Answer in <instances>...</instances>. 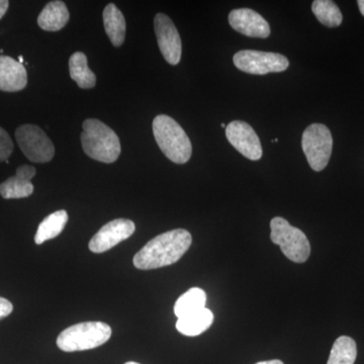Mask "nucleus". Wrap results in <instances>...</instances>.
I'll return each instance as SVG.
<instances>
[{"instance_id":"obj_14","label":"nucleus","mask_w":364,"mask_h":364,"mask_svg":"<svg viewBox=\"0 0 364 364\" xmlns=\"http://www.w3.org/2000/svg\"><path fill=\"white\" fill-rule=\"evenodd\" d=\"M28 73L23 64L9 56L0 55V90L16 92L25 90Z\"/></svg>"},{"instance_id":"obj_19","label":"nucleus","mask_w":364,"mask_h":364,"mask_svg":"<svg viewBox=\"0 0 364 364\" xmlns=\"http://www.w3.org/2000/svg\"><path fill=\"white\" fill-rule=\"evenodd\" d=\"M68 222V214L66 210H60L46 217L38 228L35 235V242L37 245L44 243L48 240L56 238L62 233Z\"/></svg>"},{"instance_id":"obj_10","label":"nucleus","mask_w":364,"mask_h":364,"mask_svg":"<svg viewBox=\"0 0 364 364\" xmlns=\"http://www.w3.org/2000/svg\"><path fill=\"white\" fill-rule=\"evenodd\" d=\"M226 136L230 144L248 159H261L262 147L257 134L250 124L243 121H233L226 127Z\"/></svg>"},{"instance_id":"obj_26","label":"nucleus","mask_w":364,"mask_h":364,"mask_svg":"<svg viewBox=\"0 0 364 364\" xmlns=\"http://www.w3.org/2000/svg\"><path fill=\"white\" fill-rule=\"evenodd\" d=\"M255 364H284V363L282 360H279V359H273V360L260 361V363Z\"/></svg>"},{"instance_id":"obj_4","label":"nucleus","mask_w":364,"mask_h":364,"mask_svg":"<svg viewBox=\"0 0 364 364\" xmlns=\"http://www.w3.org/2000/svg\"><path fill=\"white\" fill-rule=\"evenodd\" d=\"M112 336V328L104 322H83L60 333L57 346L64 352L90 350L102 346Z\"/></svg>"},{"instance_id":"obj_2","label":"nucleus","mask_w":364,"mask_h":364,"mask_svg":"<svg viewBox=\"0 0 364 364\" xmlns=\"http://www.w3.org/2000/svg\"><path fill=\"white\" fill-rule=\"evenodd\" d=\"M81 145L91 159L102 163L116 162L122 152L116 132L97 119L83 122Z\"/></svg>"},{"instance_id":"obj_1","label":"nucleus","mask_w":364,"mask_h":364,"mask_svg":"<svg viewBox=\"0 0 364 364\" xmlns=\"http://www.w3.org/2000/svg\"><path fill=\"white\" fill-rule=\"evenodd\" d=\"M193 237L183 229L171 230L153 238L134 256V265L141 270L157 269L174 264L186 253Z\"/></svg>"},{"instance_id":"obj_15","label":"nucleus","mask_w":364,"mask_h":364,"mask_svg":"<svg viewBox=\"0 0 364 364\" xmlns=\"http://www.w3.org/2000/svg\"><path fill=\"white\" fill-rule=\"evenodd\" d=\"M70 14L63 1H51L46 4L38 18V25L47 32H58L68 23Z\"/></svg>"},{"instance_id":"obj_12","label":"nucleus","mask_w":364,"mask_h":364,"mask_svg":"<svg viewBox=\"0 0 364 364\" xmlns=\"http://www.w3.org/2000/svg\"><path fill=\"white\" fill-rule=\"evenodd\" d=\"M229 23L235 31L251 38L267 39L270 26L261 14L250 9H234L229 14Z\"/></svg>"},{"instance_id":"obj_18","label":"nucleus","mask_w":364,"mask_h":364,"mask_svg":"<svg viewBox=\"0 0 364 364\" xmlns=\"http://www.w3.org/2000/svg\"><path fill=\"white\" fill-rule=\"evenodd\" d=\"M71 78L82 90H90L97 85V76L90 70L85 53L76 52L69 59Z\"/></svg>"},{"instance_id":"obj_20","label":"nucleus","mask_w":364,"mask_h":364,"mask_svg":"<svg viewBox=\"0 0 364 364\" xmlns=\"http://www.w3.org/2000/svg\"><path fill=\"white\" fill-rule=\"evenodd\" d=\"M207 294L200 287H193L177 299L174 305V314L181 318L205 308Z\"/></svg>"},{"instance_id":"obj_9","label":"nucleus","mask_w":364,"mask_h":364,"mask_svg":"<svg viewBox=\"0 0 364 364\" xmlns=\"http://www.w3.org/2000/svg\"><path fill=\"white\" fill-rule=\"evenodd\" d=\"M154 30L163 57L170 65H177L181 59L182 45L173 21L166 14H157L154 18Z\"/></svg>"},{"instance_id":"obj_8","label":"nucleus","mask_w":364,"mask_h":364,"mask_svg":"<svg viewBox=\"0 0 364 364\" xmlns=\"http://www.w3.org/2000/svg\"><path fill=\"white\" fill-rule=\"evenodd\" d=\"M233 62L239 70L253 75L286 71L289 66V59L284 55L255 50H243L236 53Z\"/></svg>"},{"instance_id":"obj_5","label":"nucleus","mask_w":364,"mask_h":364,"mask_svg":"<svg viewBox=\"0 0 364 364\" xmlns=\"http://www.w3.org/2000/svg\"><path fill=\"white\" fill-rule=\"evenodd\" d=\"M270 239L280 247L282 252L294 263H304L310 257L311 245L305 233L291 226L282 217L273 218L270 222Z\"/></svg>"},{"instance_id":"obj_23","label":"nucleus","mask_w":364,"mask_h":364,"mask_svg":"<svg viewBox=\"0 0 364 364\" xmlns=\"http://www.w3.org/2000/svg\"><path fill=\"white\" fill-rule=\"evenodd\" d=\"M14 152V142L11 136L0 127V162L9 161Z\"/></svg>"},{"instance_id":"obj_7","label":"nucleus","mask_w":364,"mask_h":364,"mask_svg":"<svg viewBox=\"0 0 364 364\" xmlns=\"http://www.w3.org/2000/svg\"><path fill=\"white\" fill-rule=\"evenodd\" d=\"M16 139L21 152L30 161L47 163L54 158V144L40 127L23 124L16 129Z\"/></svg>"},{"instance_id":"obj_29","label":"nucleus","mask_w":364,"mask_h":364,"mask_svg":"<svg viewBox=\"0 0 364 364\" xmlns=\"http://www.w3.org/2000/svg\"><path fill=\"white\" fill-rule=\"evenodd\" d=\"M124 364H140V363H134V361H129V363H127Z\"/></svg>"},{"instance_id":"obj_30","label":"nucleus","mask_w":364,"mask_h":364,"mask_svg":"<svg viewBox=\"0 0 364 364\" xmlns=\"http://www.w3.org/2000/svg\"><path fill=\"white\" fill-rule=\"evenodd\" d=\"M221 127L222 128L226 129V124H225L224 123H222Z\"/></svg>"},{"instance_id":"obj_6","label":"nucleus","mask_w":364,"mask_h":364,"mask_svg":"<svg viewBox=\"0 0 364 364\" xmlns=\"http://www.w3.org/2000/svg\"><path fill=\"white\" fill-rule=\"evenodd\" d=\"M301 148L311 168L322 171L329 163L332 154L331 132L325 124H310L301 136Z\"/></svg>"},{"instance_id":"obj_17","label":"nucleus","mask_w":364,"mask_h":364,"mask_svg":"<svg viewBox=\"0 0 364 364\" xmlns=\"http://www.w3.org/2000/svg\"><path fill=\"white\" fill-rule=\"evenodd\" d=\"M214 322L212 311L205 308L198 312L191 314L186 317L178 318L176 323L177 331L186 336H198L207 331Z\"/></svg>"},{"instance_id":"obj_22","label":"nucleus","mask_w":364,"mask_h":364,"mask_svg":"<svg viewBox=\"0 0 364 364\" xmlns=\"http://www.w3.org/2000/svg\"><path fill=\"white\" fill-rule=\"evenodd\" d=\"M312 11L318 21L328 28H337L343 21L339 7L331 0H315Z\"/></svg>"},{"instance_id":"obj_28","label":"nucleus","mask_w":364,"mask_h":364,"mask_svg":"<svg viewBox=\"0 0 364 364\" xmlns=\"http://www.w3.org/2000/svg\"><path fill=\"white\" fill-rule=\"evenodd\" d=\"M18 60H20V61H18V62H20V63L23 64V57H21V56L18 57Z\"/></svg>"},{"instance_id":"obj_24","label":"nucleus","mask_w":364,"mask_h":364,"mask_svg":"<svg viewBox=\"0 0 364 364\" xmlns=\"http://www.w3.org/2000/svg\"><path fill=\"white\" fill-rule=\"evenodd\" d=\"M14 306L9 299L0 296V320L11 315L13 312Z\"/></svg>"},{"instance_id":"obj_3","label":"nucleus","mask_w":364,"mask_h":364,"mask_svg":"<svg viewBox=\"0 0 364 364\" xmlns=\"http://www.w3.org/2000/svg\"><path fill=\"white\" fill-rule=\"evenodd\" d=\"M155 140L163 154L176 164L188 162L193 154V145L186 131L176 119L159 114L152 124Z\"/></svg>"},{"instance_id":"obj_21","label":"nucleus","mask_w":364,"mask_h":364,"mask_svg":"<svg viewBox=\"0 0 364 364\" xmlns=\"http://www.w3.org/2000/svg\"><path fill=\"white\" fill-rule=\"evenodd\" d=\"M358 358L355 341L348 336H340L333 344L327 364H354Z\"/></svg>"},{"instance_id":"obj_27","label":"nucleus","mask_w":364,"mask_h":364,"mask_svg":"<svg viewBox=\"0 0 364 364\" xmlns=\"http://www.w3.org/2000/svg\"><path fill=\"white\" fill-rule=\"evenodd\" d=\"M358 4L359 11H360L361 14L364 16V0H358Z\"/></svg>"},{"instance_id":"obj_25","label":"nucleus","mask_w":364,"mask_h":364,"mask_svg":"<svg viewBox=\"0 0 364 364\" xmlns=\"http://www.w3.org/2000/svg\"><path fill=\"white\" fill-rule=\"evenodd\" d=\"M9 2L7 0H0V20L4 18L9 9Z\"/></svg>"},{"instance_id":"obj_13","label":"nucleus","mask_w":364,"mask_h":364,"mask_svg":"<svg viewBox=\"0 0 364 364\" xmlns=\"http://www.w3.org/2000/svg\"><path fill=\"white\" fill-rule=\"evenodd\" d=\"M36 176V168L30 165H21L16 169V176L9 177L0 184V195L6 200L25 198L32 196V178Z\"/></svg>"},{"instance_id":"obj_31","label":"nucleus","mask_w":364,"mask_h":364,"mask_svg":"<svg viewBox=\"0 0 364 364\" xmlns=\"http://www.w3.org/2000/svg\"><path fill=\"white\" fill-rule=\"evenodd\" d=\"M277 141H279V139H274V140H272L273 143H277Z\"/></svg>"},{"instance_id":"obj_16","label":"nucleus","mask_w":364,"mask_h":364,"mask_svg":"<svg viewBox=\"0 0 364 364\" xmlns=\"http://www.w3.org/2000/svg\"><path fill=\"white\" fill-rule=\"evenodd\" d=\"M105 33L114 47H121L126 39V20L123 13L116 4H109L105 6L104 14Z\"/></svg>"},{"instance_id":"obj_11","label":"nucleus","mask_w":364,"mask_h":364,"mask_svg":"<svg viewBox=\"0 0 364 364\" xmlns=\"http://www.w3.org/2000/svg\"><path fill=\"white\" fill-rule=\"evenodd\" d=\"M136 226L128 219H116L105 224L90 242V249L93 253H104L111 250L117 244L130 238L135 233Z\"/></svg>"}]
</instances>
